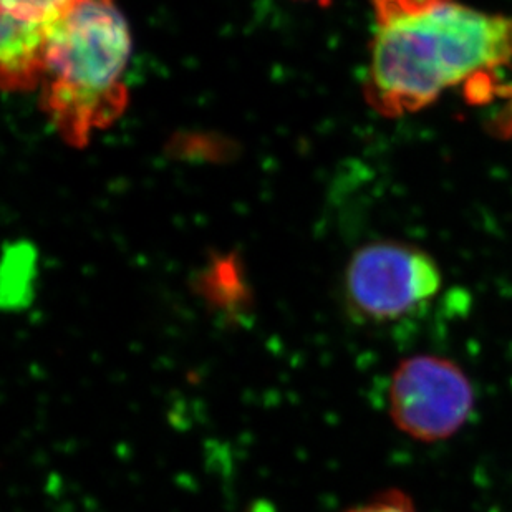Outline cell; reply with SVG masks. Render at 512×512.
Here are the masks:
<instances>
[{
	"instance_id": "6da1fadb",
	"label": "cell",
	"mask_w": 512,
	"mask_h": 512,
	"mask_svg": "<svg viewBox=\"0 0 512 512\" xmlns=\"http://www.w3.org/2000/svg\"><path fill=\"white\" fill-rule=\"evenodd\" d=\"M373 35L363 93L385 118L431 107L512 65V17L459 0H370Z\"/></svg>"
},
{
	"instance_id": "277c9868",
	"label": "cell",
	"mask_w": 512,
	"mask_h": 512,
	"mask_svg": "<svg viewBox=\"0 0 512 512\" xmlns=\"http://www.w3.org/2000/svg\"><path fill=\"white\" fill-rule=\"evenodd\" d=\"M474 408V388L448 358L416 355L398 365L390 383V415L415 440L456 435Z\"/></svg>"
},
{
	"instance_id": "3957f363",
	"label": "cell",
	"mask_w": 512,
	"mask_h": 512,
	"mask_svg": "<svg viewBox=\"0 0 512 512\" xmlns=\"http://www.w3.org/2000/svg\"><path fill=\"white\" fill-rule=\"evenodd\" d=\"M443 285L440 266L420 247L398 241L360 247L345 272V297L355 315L392 322L433 300Z\"/></svg>"
},
{
	"instance_id": "5b68a950",
	"label": "cell",
	"mask_w": 512,
	"mask_h": 512,
	"mask_svg": "<svg viewBox=\"0 0 512 512\" xmlns=\"http://www.w3.org/2000/svg\"><path fill=\"white\" fill-rule=\"evenodd\" d=\"M50 24L14 19L2 14L0 78L5 92H32L39 88L49 44Z\"/></svg>"
},
{
	"instance_id": "7a4b0ae2",
	"label": "cell",
	"mask_w": 512,
	"mask_h": 512,
	"mask_svg": "<svg viewBox=\"0 0 512 512\" xmlns=\"http://www.w3.org/2000/svg\"><path fill=\"white\" fill-rule=\"evenodd\" d=\"M130 55L115 0H80L50 24L40 105L67 145L83 148L125 112Z\"/></svg>"
},
{
	"instance_id": "52a82bcc",
	"label": "cell",
	"mask_w": 512,
	"mask_h": 512,
	"mask_svg": "<svg viewBox=\"0 0 512 512\" xmlns=\"http://www.w3.org/2000/svg\"><path fill=\"white\" fill-rule=\"evenodd\" d=\"M2 14L14 19L50 24L80 0H0Z\"/></svg>"
},
{
	"instance_id": "8992f818",
	"label": "cell",
	"mask_w": 512,
	"mask_h": 512,
	"mask_svg": "<svg viewBox=\"0 0 512 512\" xmlns=\"http://www.w3.org/2000/svg\"><path fill=\"white\" fill-rule=\"evenodd\" d=\"M201 290L216 307L229 309L246 297L241 267L232 256L216 257L201 277Z\"/></svg>"
},
{
	"instance_id": "ba28073f",
	"label": "cell",
	"mask_w": 512,
	"mask_h": 512,
	"mask_svg": "<svg viewBox=\"0 0 512 512\" xmlns=\"http://www.w3.org/2000/svg\"><path fill=\"white\" fill-rule=\"evenodd\" d=\"M347 512H416L411 499L400 491H388L373 499L370 503L362 504Z\"/></svg>"
}]
</instances>
